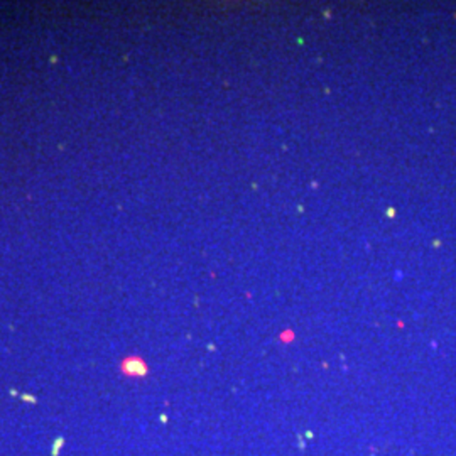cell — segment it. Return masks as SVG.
<instances>
[{
	"label": "cell",
	"mask_w": 456,
	"mask_h": 456,
	"mask_svg": "<svg viewBox=\"0 0 456 456\" xmlns=\"http://www.w3.org/2000/svg\"><path fill=\"white\" fill-rule=\"evenodd\" d=\"M120 370L127 377H146L149 374V365L140 356H127L120 363Z\"/></svg>",
	"instance_id": "obj_1"
},
{
	"label": "cell",
	"mask_w": 456,
	"mask_h": 456,
	"mask_svg": "<svg viewBox=\"0 0 456 456\" xmlns=\"http://www.w3.org/2000/svg\"><path fill=\"white\" fill-rule=\"evenodd\" d=\"M65 445V441H63V438H60V439H56V443H55V446H53V456H58V451H60V448Z\"/></svg>",
	"instance_id": "obj_2"
}]
</instances>
